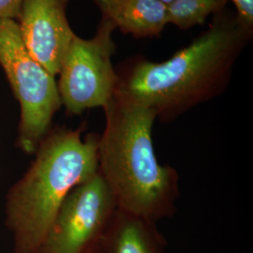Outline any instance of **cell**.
I'll list each match as a JSON object with an SVG mask.
<instances>
[{
	"label": "cell",
	"instance_id": "8992f818",
	"mask_svg": "<svg viewBox=\"0 0 253 253\" xmlns=\"http://www.w3.org/2000/svg\"><path fill=\"white\" fill-rule=\"evenodd\" d=\"M118 210L99 172L71 190L39 253H98Z\"/></svg>",
	"mask_w": 253,
	"mask_h": 253
},
{
	"label": "cell",
	"instance_id": "52a82bcc",
	"mask_svg": "<svg viewBox=\"0 0 253 253\" xmlns=\"http://www.w3.org/2000/svg\"><path fill=\"white\" fill-rule=\"evenodd\" d=\"M69 0H24L19 31L27 52L54 77L76 35L67 17Z\"/></svg>",
	"mask_w": 253,
	"mask_h": 253
},
{
	"label": "cell",
	"instance_id": "7a4b0ae2",
	"mask_svg": "<svg viewBox=\"0 0 253 253\" xmlns=\"http://www.w3.org/2000/svg\"><path fill=\"white\" fill-rule=\"evenodd\" d=\"M105 127L98 141V172L119 210L157 222L172 217L179 174L159 163L153 145V110L114 95L103 107Z\"/></svg>",
	"mask_w": 253,
	"mask_h": 253
},
{
	"label": "cell",
	"instance_id": "4fadbf2b",
	"mask_svg": "<svg viewBox=\"0 0 253 253\" xmlns=\"http://www.w3.org/2000/svg\"><path fill=\"white\" fill-rule=\"evenodd\" d=\"M159 1H161L162 3H163L164 5H166V6H168L170 3H172L173 0H159Z\"/></svg>",
	"mask_w": 253,
	"mask_h": 253
},
{
	"label": "cell",
	"instance_id": "ba28073f",
	"mask_svg": "<svg viewBox=\"0 0 253 253\" xmlns=\"http://www.w3.org/2000/svg\"><path fill=\"white\" fill-rule=\"evenodd\" d=\"M106 19L124 35L133 39H153L163 34L167 7L159 0H93Z\"/></svg>",
	"mask_w": 253,
	"mask_h": 253
},
{
	"label": "cell",
	"instance_id": "9c48e42d",
	"mask_svg": "<svg viewBox=\"0 0 253 253\" xmlns=\"http://www.w3.org/2000/svg\"><path fill=\"white\" fill-rule=\"evenodd\" d=\"M166 245L157 222L118 209L98 253H163Z\"/></svg>",
	"mask_w": 253,
	"mask_h": 253
},
{
	"label": "cell",
	"instance_id": "6da1fadb",
	"mask_svg": "<svg viewBox=\"0 0 253 253\" xmlns=\"http://www.w3.org/2000/svg\"><path fill=\"white\" fill-rule=\"evenodd\" d=\"M253 39V31L227 7L167 60L154 62L135 55L118 65L114 95L153 110L160 122H172L227 90Z\"/></svg>",
	"mask_w": 253,
	"mask_h": 253
},
{
	"label": "cell",
	"instance_id": "3957f363",
	"mask_svg": "<svg viewBox=\"0 0 253 253\" xmlns=\"http://www.w3.org/2000/svg\"><path fill=\"white\" fill-rule=\"evenodd\" d=\"M83 128L49 132L36 160L9 196L8 221L17 253H39L64 200L98 172L99 136Z\"/></svg>",
	"mask_w": 253,
	"mask_h": 253
},
{
	"label": "cell",
	"instance_id": "30bf717a",
	"mask_svg": "<svg viewBox=\"0 0 253 253\" xmlns=\"http://www.w3.org/2000/svg\"><path fill=\"white\" fill-rule=\"evenodd\" d=\"M228 0H173L167 7L168 25L186 31L204 26L210 16L228 7Z\"/></svg>",
	"mask_w": 253,
	"mask_h": 253
},
{
	"label": "cell",
	"instance_id": "7c38bea8",
	"mask_svg": "<svg viewBox=\"0 0 253 253\" xmlns=\"http://www.w3.org/2000/svg\"><path fill=\"white\" fill-rule=\"evenodd\" d=\"M24 0H0V20H17L21 5Z\"/></svg>",
	"mask_w": 253,
	"mask_h": 253
},
{
	"label": "cell",
	"instance_id": "5b68a950",
	"mask_svg": "<svg viewBox=\"0 0 253 253\" xmlns=\"http://www.w3.org/2000/svg\"><path fill=\"white\" fill-rule=\"evenodd\" d=\"M114 24L100 18L95 35L83 39L75 35L59 70L58 92L70 115L103 108L113 98L118 84L112 57L117 52L113 38Z\"/></svg>",
	"mask_w": 253,
	"mask_h": 253
},
{
	"label": "cell",
	"instance_id": "277c9868",
	"mask_svg": "<svg viewBox=\"0 0 253 253\" xmlns=\"http://www.w3.org/2000/svg\"><path fill=\"white\" fill-rule=\"evenodd\" d=\"M0 65L21 106L20 145L32 153L62 106L55 77L27 52L15 20H0Z\"/></svg>",
	"mask_w": 253,
	"mask_h": 253
},
{
	"label": "cell",
	"instance_id": "8fae6325",
	"mask_svg": "<svg viewBox=\"0 0 253 253\" xmlns=\"http://www.w3.org/2000/svg\"><path fill=\"white\" fill-rule=\"evenodd\" d=\"M235 6V11L246 27L253 31V0H228Z\"/></svg>",
	"mask_w": 253,
	"mask_h": 253
}]
</instances>
